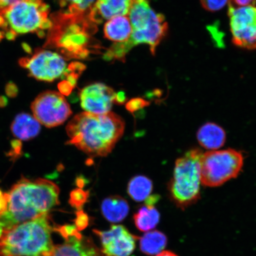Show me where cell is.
I'll list each match as a JSON object with an SVG mask.
<instances>
[{
  "label": "cell",
  "instance_id": "obj_28",
  "mask_svg": "<svg viewBox=\"0 0 256 256\" xmlns=\"http://www.w3.org/2000/svg\"><path fill=\"white\" fill-rule=\"evenodd\" d=\"M12 148L8 154V156L12 160H16L22 154V145L20 140H15L11 143Z\"/></svg>",
  "mask_w": 256,
  "mask_h": 256
},
{
  "label": "cell",
  "instance_id": "obj_19",
  "mask_svg": "<svg viewBox=\"0 0 256 256\" xmlns=\"http://www.w3.org/2000/svg\"><path fill=\"white\" fill-rule=\"evenodd\" d=\"M101 208L105 218L113 223L121 222L126 218L130 210L127 201L119 196L106 198L102 202Z\"/></svg>",
  "mask_w": 256,
  "mask_h": 256
},
{
  "label": "cell",
  "instance_id": "obj_2",
  "mask_svg": "<svg viewBox=\"0 0 256 256\" xmlns=\"http://www.w3.org/2000/svg\"><path fill=\"white\" fill-rule=\"evenodd\" d=\"M124 126L122 118L113 112H82L76 115L67 124L70 140L66 144L94 158L107 156L122 136Z\"/></svg>",
  "mask_w": 256,
  "mask_h": 256
},
{
  "label": "cell",
  "instance_id": "obj_27",
  "mask_svg": "<svg viewBox=\"0 0 256 256\" xmlns=\"http://www.w3.org/2000/svg\"><path fill=\"white\" fill-rule=\"evenodd\" d=\"M88 224V217L83 211L80 210L76 213V226L78 231L84 230Z\"/></svg>",
  "mask_w": 256,
  "mask_h": 256
},
{
  "label": "cell",
  "instance_id": "obj_3",
  "mask_svg": "<svg viewBox=\"0 0 256 256\" xmlns=\"http://www.w3.org/2000/svg\"><path fill=\"white\" fill-rule=\"evenodd\" d=\"M128 16L132 28L129 40L112 46L105 54L106 60H123L132 48L140 44L148 46L154 54L167 34L168 25L164 16L154 10L146 0H133Z\"/></svg>",
  "mask_w": 256,
  "mask_h": 256
},
{
  "label": "cell",
  "instance_id": "obj_11",
  "mask_svg": "<svg viewBox=\"0 0 256 256\" xmlns=\"http://www.w3.org/2000/svg\"><path fill=\"white\" fill-rule=\"evenodd\" d=\"M228 16L233 43L246 49L256 50V6L236 8L230 4Z\"/></svg>",
  "mask_w": 256,
  "mask_h": 256
},
{
  "label": "cell",
  "instance_id": "obj_31",
  "mask_svg": "<svg viewBox=\"0 0 256 256\" xmlns=\"http://www.w3.org/2000/svg\"><path fill=\"white\" fill-rule=\"evenodd\" d=\"M22 0H0V12Z\"/></svg>",
  "mask_w": 256,
  "mask_h": 256
},
{
  "label": "cell",
  "instance_id": "obj_35",
  "mask_svg": "<svg viewBox=\"0 0 256 256\" xmlns=\"http://www.w3.org/2000/svg\"><path fill=\"white\" fill-rule=\"evenodd\" d=\"M156 256H178L177 254H174L172 252L169 251H163L160 254H156Z\"/></svg>",
  "mask_w": 256,
  "mask_h": 256
},
{
  "label": "cell",
  "instance_id": "obj_5",
  "mask_svg": "<svg viewBox=\"0 0 256 256\" xmlns=\"http://www.w3.org/2000/svg\"><path fill=\"white\" fill-rule=\"evenodd\" d=\"M84 14H64L54 16L46 46L57 47L70 58H82L88 55L89 30L96 24Z\"/></svg>",
  "mask_w": 256,
  "mask_h": 256
},
{
  "label": "cell",
  "instance_id": "obj_10",
  "mask_svg": "<svg viewBox=\"0 0 256 256\" xmlns=\"http://www.w3.org/2000/svg\"><path fill=\"white\" fill-rule=\"evenodd\" d=\"M31 110L33 116L47 128L63 124L72 114L64 95L55 91H46L38 95L32 102Z\"/></svg>",
  "mask_w": 256,
  "mask_h": 256
},
{
  "label": "cell",
  "instance_id": "obj_30",
  "mask_svg": "<svg viewBox=\"0 0 256 256\" xmlns=\"http://www.w3.org/2000/svg\"><path fill=\"white\" fill-rule=\"evenodd\" d=\"M18 90L17 86H16L14 83L10 82L8 83L7 86H6V92L9 97H16V96L18 95Z\"/></svg>",
  "mask_w": 256,
  "mask_h": 256
},
{
  "label": "cell",
  "instance_id": "obj_17",
  "mask_svg": "<svg viewBox=\"0 0 256 256\" xmlns=\"http://www.w3.org/2000/svg\"><path fill=\"white\" fill-rule=\"evenodd\" d=\"M132 32L128 16H114L106 23L104 27L105 38L115 43H122L129 40Z\"/></svg>",
  "mask_w": 256,
  "mask_h": 256
},
{
  "label": "cell",
  "instance_id": "obj_15",
  "mask_svg": "<svg viewBox=\"0 0 256 256\" xmlns=\"http://www.w3.org/2000/svg\"><path fill=\"white\" fill-rule=\"evenodd\" d=\"M132 2L133 0H97L88 16L95 24H100L104 19L128 15Z\"/></svg>",
  "mask_w": 256,
  "mask_h": 256
},
{
  "label": "cell",
  "instance_id": "obj_8",
  "mask_svg": "<svg viewBox=\"0 0 256 256\" xmlns=\"http://www.w3.org/2000/svg\"><path fill=\"white\" fill-rule=\"evenodd\" d=\"M244 156L234 149L210 151L202 154L200 161L201 184L206 186H220L238 177Z\"/></svg>",
  "mask_w": 256,
  "mask_h": 256
},
{
  "label": "cell",
  "instance_id": "obj_29",
  "mask_svg": "<svg viewBox=\"0 0 256 256\" xmlns=\"http://www.w3.org/2000/svg\"><path fill=\"white\" fill-rule=\"evenodd\" d=\"M74 88L73 87L71 83L68 81L60 82L58 84L60 94H62V95L70 94Z\"/></svg>",
  "mask_w": 256,
  "mask_h": 256
},
{
  "label": "cell",
  "instance_id": "obj_14",
  "mask_svg": "<svg viewBox=\"0 0 256 256\" xmlns=\"http://www.w3.org/2000/svg\"><path fill=\"white\" fill-rule=\"evenodd\" d=\"M50 256H104L90 239L76 234L65 239L62 244L54 246Z\"/></svg>",
  "mask_w": 256,
  "mask_h": 256
},
{
  "label": "cell",
  "instance_id": "obj_12",
  "mask_svg": "<svg viewBox=\"0 0 256 256\" xmlns=\"http://www.w3.org/2000/svg\"><path fill=\"white\" fill-rule=\"evenodd\" d=\"M100 238L105 256H130L136 248V236L121 225L112 226L108 231L94 230Z\"/></svg>",
  "mask_w": 256,
  "mask_h": 256
},
{
  "label": "cell",
  "instance_id": "obj_24",
  "mask_svg": "<svg viewBox=\"0 0 256 256\" xmlns=\"http://www.w3.org/2000/svg\"><path fill=\"white\" fill-rule=\"evenodd\" d=\"M88 196V193L82 190H76L72 191L70 195V204L72 206L80 210L86 203Z\"/></svg>",
  "mask_w": 256,
  "mask_h": 256
},
{
  "label": "cell",
  "instance_id": "obj_21",
  "mask_svg": "<svg viewBox=\"0 0 256 256\" xmlns=\"http://www.w3.org/2000/svg\"><path fill=\"white\" fill-rule=\"evenodd\" d=\"M160 218V213L154 206L146 204L134 215V220L138 229L140 232H146L158 226Z\"/></svg>",
  "mask_w": 256,
  "mask_h": 256
},
{
  "label": "cell",
  "instance_id": "obj_7",
  "mask_svg": "<svg viewBox=\"0 0 256 256\" xmlns=\"http://www.w3.org/2000/svg\"><path fill=\"white\" fill-rule=\"evenodd\" d=\"M202 154L200 149H192L176 160L168 190L172 200L181 209L190 206L200 199V161Z\"/></svg>",
  "mask_w": 256,
  "mask_h": 256
},
{
  "label": "cell",
  "instance_id": "obj_6",
  "mask_svg": "<svg viewBox=\"0 0 256 256\" xmlns=\"http://www.w3.org/2000/svg\"><path fill=\"white\" fill-rule=\"evenodd\" d=\"M49 12L43 0H22L0 12V32L8 40L22 34H42L52 26Z\"/></svg>",
  "mask_w": 256,
  "mask_h": 256
},
{
  "label": "cell",
  "instance_id": "obj_9",
  "mask_svg": "<svg viewBox=\"0 0 256 256\" xmlns=\"http://www.w3.org/2000/svg\"><path fill=\"white\" fill-rule=\"evenodd\" d=\"M18 63L27 70L28 75L42 82H54L66 76L68 71L64 58L48 50H36L33 55L22 58Z\"/></svg>",
  "mask_w": 256,
  "mask_h": 256
},
{
  "label": "cell",
  "instance_id": "obj_33",
  "mask_svg": "<svg viewBox=\"0 0 256 256\" xmlns=\"http://www.w3.org/2000/svg\"><path fill=\"white\" fill-rule=\"evenodd\" d=\"M126 100V95L124 92H120L115 95L114 104H123Z\"/></svg>",
  "mask_w": 256,
  "mask_h": 256
},
{
  "label": "cell",
  "instance_id": "obj_18",
  "mask_svg": "<svg viewBox=\"0 0 256 256\" xmlns=\"http://www.w3.org/2000/svg\"><path fill=\"white\" fill-rule=\"evenodd\" d=\"M197 138L204 148L214 150L224 145L226 134L222 128L216 124L206 123L198 131Z\"/></svg>",
  "mask_w": 256,
  "mask_h": 256
},
{
  "label": "cell",
  "instance_id": "obj_4",
  "mask_svg": "<svg viewBox=\"0 0 256 256\" xmlns=\"http://www.w3.org/2000/svg\"><path fill=\"white\" fill-rule=\"evenodd\" d=\"M54 227L46 214L6 230L0 236V256H50Z\"/></svg>",
  "mask_w": 256,
  "mask_h": 256
},
{
  "label": "cell",
  "instance_id": "obj_36",
  "mask_svg": "<svg viewBox=\"0 0 256 256\" xmlns=\"http://www.w3.org/2000/svg\"><path fill=\"white\" fill-rule=\"evenodd\" d=\"M8 99L4 96H0V108H4L8 104Z\"/></svg>",
  "mask_w": 256,
  "mask_h": 256
},
{
  "label": "cell",
  "instance_id": "obj_22",
  "mask_svg": "<svg viewBox=\"0 0 256 256\" xmlns=\"http://www.w3.org/2000/svg\"><path fill=\"white\" fill-rule=\"evenodd\" d=\"M153 185L151 180L144 176H136L130 179L128 186V193L136 202L145 200L150 196Z\"/></svg>",
  "mask_w": 256,
  "mask_h": 256
},
{
  "label": "cell",
  "instance_id": "obj_23",
  "mask_svg": "<svg viewBox=\"0 0 256 256\" xmlns=\"http://www.w3.org/2000/svg\"><path fill=\"white\" fill-rule=\"evenodd\" d=\"M96 0H60V5L68 7V11L72 14H85L90 10Z\"/></svg>",
  "mask_w": 256,
  "mask_h": 256
},
{
  "label": "cell",
  "instance_id": "obj_13",
  "mask_svg": "<svg viewBox=\"0 0 256 256\" xmlns=\"http://www.w3.org/2000/svg\"><path fill=\"white\" fill-rule=\"evenodd\" d=\"M79 95L82 110L91 114H104L110 112L116 94L108 86L96 82L83 88Z\"/></svg>",
  "mask_w": 256,
  "mask_h": 256
},
{
  "label": "cell",
  "instance_id": "obj_34",
  "mask_svg": "<svg viewBox=\"0 0 256 256\" xmlns=\"http://www.w3.org/2000/svg\"><path fill=\"white\" fill-rule=\"evenodd\" d=\"M252 1H254V0H234L236 4L241 6L251 4Z\"/></svg>",
  "mask_w": 256,
  "mask_h": 256
},
{
  "label": "cell",
  "instance_id": "obj_20",
  "mask_svg": "<svg viewBox=\"0 0 256 256\" xmlns=\"http://www.w3.org/2000/svg\"><path fill=\"white\" fill-rule=\"evenodd\" d=\"M167 242L164 234L158 231L148 232L140 239V250L146 254L156 255L162 252Z\"/></svg>",
  "mask_w": 256,
  "mask_h": 256
},
{
  "label": "cell",
  "instance_id": "obj_16",
  "mask_svg": "<svg viewBox=\"0 0 256 256\" xmlns=\"http://www.w3.org/2000/svg\"><path fill=\"white\" fill-rule=\"evenodd\" d=\"M11 130L16 138L28 140L36 137L40 131V124L32 115L26 113L18 114L12 124Z\"/></svg>",
  "mask_w": 256,
  "mask_h": 256
},
{
  "label": "cell",
  "instance_id": "obj_37",
  "mask_svg": "<svg viewBox=\"0 0 256 256\" xmlns=\"http://www.w3.org/2000/svg\"><path fill=\"white\" fill-rule=\"evenodd\" d=\"M3 38H4V36H3L2 34L0 32V40L3 39Z\"/></svg>",
  "mask_w": 256,
  "mask_h": 256
},
{
  "label": "cell",
  "instance_id": "obj_1",
  "mask_svg": "<svg viewBox=\"0 0 256 256\" xmlns=\"http://www.w3.org/2000/svg\"><path fill=\"white\" fill-rule=\"evenodd\" d=\"M7 195V208L0 215V236L12 226L48 214L59 204L60 188L46 179L24 178Z\"/></svg>",
  "mask_w": 256,
  "mask_h": 256
},
{
  "label": "cell",
  "instance_id": "obj_25",
  "mask_svg": "<svg viewBox=\"0 0 256 256\" xmlns=\"http://www.w3.org/2000/svg\"><path fill=\"white\" fill-rule=\"evenodd\" d=\"M229 0H200L204 8L210 12L220 10L228 4Z\"/></svg>",
  "mask_w": 256,
  "mask_h": 256
},
{
  "label": "cell",
  "instance_id": "obj_32",
  "mask_svg": "<svg viewBox=\"0 0 256 256\" xmlns=\"http://www.w3.org/2000/svg\"><path fill=\"white\" fill-rule=\"evenodd\" d=\"M8 204L7 194H2L0 190V215L4 212Z\"/></svg>",
  "mask_w": 256,
  "mask_h": 256
},
{
  "label": "cell",
  "instance_id": "obj_26",
  "mask_svg": "<svg viewBox=\"0 0 256 256\" xmlns=\"http://www.w3.org/2000/svg\"><path fill=\"white\" fill-rule=\"evenodd\" d=\"M149 104L150 102L144 100V99L136 98L128 102L126 104V108L130 113H134L138 110H142V108L147 106Z\"/></svg>",
  "mask_w": 256,
  "mask_h": 256
}]
</instances>
